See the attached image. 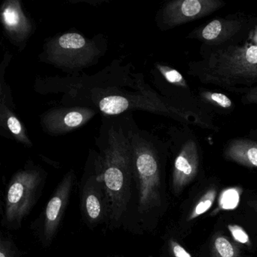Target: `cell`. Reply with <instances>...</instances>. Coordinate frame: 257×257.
I'll list each match as a JSON object with an SVG mask.
<instances>
[{"label":"cell","mask_w":257,"mask_h":257,"mask_svg":"<svg viewBox=\"0 0 257 257\" xmlns=\"http://www.w3.org/2000/svg\"><path fill=\"white\" fill-rule=\"evenodd\" d=\"M200 58L187 64V74L204 85L243 95L257 86V46L248 41L210 47L201 45Z\"/></svg>","instance_id":"obj_1"},{"label":"cell","mask_w":257,"mask_h":257,"mask_svg":"<svg viewBox=\"0 0 257 257\" xmlns=\"http://www.w3.org/2000/svg\"><path fill=\"white\" fill-rule=\"evenodd\" d=\"M97 175L107 195L108 220L112 226H117L127 213L134 178L130 139L121 130L109 131V142L100 159Z\"/></svg>","instance_id":"obj_2"},{"label":"cell","mask_w":257,"mask_h":257,"mask_svg":"<svg viewBox=\"0 0 257 257\" xmlns=\"http://www.w3.org/2000/svg\"><path fill=\"white\" fill-rule=\"evenodd\" d=\"M133 161L134 179L136 182L140 214L161 205L162 168L159 153L151 143L132 135L130 139Z\"/></svg>","instance_id":"obj_3"},{"label":"cell","mask_w":257,"mask_h":257,"mask_svg":"<svg viewBox=\"0 0 257 257\" xmlns=\"http://www.w3.org/2000/svg\"><path fill=\"white\" fill-rule=\"evenodd\" d=\"M44 177L37 169L18 171L10 180L4 202V221L7 226H20L37 202Z\"/></svg>","instance_id":"obj_4"},{"label":"cell","mask_w":257,"mask_h":257,"mask_svg":"<svg viewBox=\"0 0 257 257\" xmlns=\"http://www.w3.org/2000/svg\"><path fill=\"white\" fill-rule=\"evenodd\" d=\"M249 17L243 13L216 18L192 30L186 38L210 47L246 41Z\"/></svg>","instance_id":"obj_5"},{"label":"cell","mask_w":257,"mask_h":257,"mask_svg":"<svg viewBox=\"0 0 257 257\" xmlns=\"http://www.w3.org/2000/svg\"><path fill=\"white\" fill-rule=\"evenodd\" d=\"M99 54L100 51L93 42L76 33H68L54 39L46 49L49 62L71 69L87 67Z\"/></svg>","instance_id":"obj_6"},{"label":"cell","mask_w":257,"mask_h":257,"mask_svg":"<svg viewBox=\"0 0 257 257\" xmlns=\"http://www.w3.org/2000/svg\"><path fill=\"white\" fill-rule=\"evenodd\" d=\"M180 134V145L172 171V188L176 195L196 178L201 165V147L196 135L188 125H184Z\"/></svg>","instance_id":"obj_7"},{"label":"cell","mask_w":257,"mask_h":257,"mask_svg":"<svg viewBox=\"0 0 257 257\" xmlns=\"http://www.w3.org/2000/svg\"><path fill=\"white\" fill-rule=\"evenodd\" d=\"M222 0H173L159 13V25L163 31L200 20L223 8Z\"/></svg>","instance_id":"obj_8"},{"label":"cell","mask_w":257,"mask_h":257,"mask_svg":"<svg viewBox=\"0 0 257 257\" xmlns=\"http://www.w3.org/2000/svg\"><path fill=\"white\" fill-rule=\"evenodd\" d=\"M74 180V173L70 171L61 180L55 193L46 204L40 231L42 243L45 246H49L56 236L68 204Z\"/></svg>","instance_id":"obj_9"},{"label":"cell","mask_w":257,"mask_h":257,"mask_svg":"<svg viewBox=\"0 0 257 257\" xmlns=\"http://www.w3.org/2000/svg\"><path fill=\"white\" fill-rule=\"evenodd\" d=\"M81 210L84 220L95 226L109 218V201L103 183L97 174L88 177L81 191Z\"/></svg>","instance_id":"obj_10"},{"label":"cell","mask_w":257,"mask_h":257,"mask_svg":"<svg viewBox=\"0 0 257 257\" xmlns=\"http://www.w3.org/2000/svg\"><path fill=\"white\" fill-rule=\"evenodd\" d=\"M94 114V111L89 108L57 109L45 115L42 122L49 133L61 135L85 125Z\"/></svg>","instance_id":"obj_11"},{"label":"cell","mask_w":257,"mask_h":257,"mask_svg":"<svg viewBox=\"0 0 257 257\" xmlns=\"http://www.w3.org/2000/svg\"><path fill=\"white\" fill-rule=\"evenodd\" d=\"M1 21L9 37L16 43H23L32 32V25L18 0H9L3 4Z\"/></svg>","instance_id":"obj_12"},{"label":"cell","mask_w":257,"mask_h":257,"mask_svg":"<svg viewBox=\"0 0 257 257\" xmlns=\"http://www.w3.org/2000/svg\"><path fill=\"white\" fill-rule=\"evenodd\" d=\"M223 156L227 161L257 169V141L241 137L232 138L225 144Z\"/></svg>","instance_id":"obj_13"},{"label":"cell","mask_w":257,"mask_h":257,"mask_svg":"<svg viewBox=\"0 0 257 257\" xmlns=\"http://www.w3.org/2000/svg\"><path fill=\"white\" fill-rule=\"evenodd\" d=\"M196 96L203 108L211 115H231L235 109L234 102L223 93L198 87Z\"/></svg>","instance_id":"obj_14"},{"label":"cell","mask_w":257,"mask_h":257,"mask_svg":"<svg viewBox=\"0 0 257 257\" xmlns=\"http://www.w3.org/2000/svg\"><path fill=\"white\" fill-rule=\"evenodd\" d=\"M212 257H241L240 248L226 236L218 234L211 244Z\"/></svg>","instance_id":"obj_15"},{"label":"cell","mask_w":257,"mask_h":257,"mask_svg":"<svg viewBox=\"0 0 257 257\" xmlns=\"http://www.w3.org/2000/svg\"><path fill=\"white\" fill-rule=\"evenodd\" d=\"M1 115L2 118H5L6 125L14 138L25 145L31 146V142L28 139L25 127L20 120L7 108H4V106H2Z\"/></svg>","instance_id":"obj_16"},{"label":"cell","mask_w":257,"mask_h":257,"mask_svg":"<svg viewBox=\"0 0 257 257\" xmlns=\"http://www.w3.org/2000/svg\"><path fill=\"white\" fill-rule=\"evenodd\" d=\"M130 106L128 100L121 96H107L99 102V108L106 115H118Z\"/></svg>","instance_id":"obj_17"},{"label":"cell","mask_w":257,"mask_h":257,"mask_svg":"<svg viewBox=\"0 0 257 257\" xmlns=\"http://www.w3.org/2000/svg\"><path fill=\"white\" fill-rule=\"evenodd\" d=\"M243 191L240 187H231L221 192L218 201L217 211L231 210L237 208Z\"/></svg>","instance_id":"obj_18"},{"label":"cell","mask_w":257,"mask_h":257,"mask_svg":"<svg viewBox=\"0 0 257 257\" xmlns=\"http://www.w3.org/2000/svg\"><path fill=\"white\" fill-rule=\"evenodd\" d=\"M216 189L212 188V189L207 190L201 197V198L198 200L196 204L194 206L193 209H192V211L190 212L189 216H188L187 220H194V219H197L201 215L205 213L206 212L208 211L211 208L212 206H213L215 199H216Z\"/></svg>","instance_id":"obj_19"},{"label":"cell","mask_w":257,"mask_h":257,"mask_svg":"<svg viewBox=\"0 0 257 257\" xmlns=\"http://www.w3.org/2000/svg\"><path fill=\"white\" fill-rule=\"evenodd\" d=\"M228 229L233 239L237 243L250 246L251 241L246 231L240 225L236 224L228 225Z\"/></svg>","instance_id":"obj_20"},{"label":"cell","mask_w":257,"mask_h":257,"mask_svg":"<svg viewBox=\"0 0 257 257\" xmlns=\"http://www.w3.org/2000/svg\"><path fill=\"white\" fill-rule=\"evenodd\" d=\"M0 257H18V251L14 244L7 239L0 241Z\"/></svg>","instance_id":"obj_21"},{"label":"cell","mask_w":257,"mask_h":257,"mask_svg":"<svg viewBox=\"0 0 257 257\" xmlns=\"http://www.w3.org/2000/svg\"><path fill=\"white\" fill-rule=\"evenodd\" d=\"M169 247L173 257H192V255L174 239L169 240Z\"/></svg>","instance_id":"obj_22"},{"label":"cell","mask_w":257,"mask_h":257,"mask_svg":"<svg viewBox=\"0 0 257 257\" xmlns=\"http://www.w3.org/2000/svg\"><path fill=\"white\" fill-rule=\"evenodd\" d=\"M246 41L257 46V16H250Z\"/></svg>","instance_id":"obj_23"},{"label":"cell","mask_w":257,"mask_h":257,"mask_svg":"<svg viewBox=\"0 0 257 257\" xmlns=\"http://www.w3.org/2000/svg\"><path fill=\"white\" fill-rule=\"evenodd\" d=\"M240 102L245 106L247 105H256L257 106V86L251 88L247 92L241 95Z\"/></svg>","instance_id":"obj_24"},{"label":"cell","mask_w":257,"mask_h":257,"mask_svg":"<svg viewBox=\"0 0 257 257\" xmlns=\"http://www.w3.org/2000/svg\"><path fill=\"white\" fill-rule=\"evenodd\" d=\"M249 137H250V138H252V139L257 141V129H254V130L251 131V132H249Z\"/></svg>","instance_id":"obj_25"},{"label":"cell","mask_w":257,"mask_h":257,"mask_svg":"<svg viewBox=\"0 0 257 257\" xmlns=\"http://www.w3.org/2000/svg\"><path fill=\"white\" fill-rule=\"evenodd\" d=\"M250 204L255 210H257V201H252V203H250Z\"/></svg>","instance_id":"obj_26"}]
</instances>
